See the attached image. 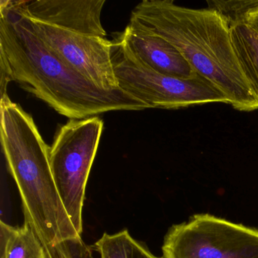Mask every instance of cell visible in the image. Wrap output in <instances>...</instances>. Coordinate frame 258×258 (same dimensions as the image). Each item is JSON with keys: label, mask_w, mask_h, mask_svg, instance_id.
<instances>
[{"label": "cell", "mask_w": 258, "mask_h": 258, "mask_svg": "<svg viewBox=\"0 0 258 258\" xmlns=\"http://www.w3.org/2000/svg\"><path fill=\"white\" fill-rule=\"evenodd\" d=\"M1 258H48L39 238L25 221L14 227L1 220Z\"/></svg>", "instance_id": "obj_11"}, {"label": "cell", "mask_w": 258, "mask_h": 258, "mask_svg": "<svg viewBox=\"0 0 258 258\" xmlns=\"http://www.w3.org/2000/svg\"><path fill=\"white\" fill-rule=\"evenodd\" d=\"M0 67L1 96L15 81L72 120L150 108L122 89L108 91L96 87L67 66L36 33L24 2L1 1Z\"/></svg>", "instance_id": "obj_1"}, {"label": "cell", "mask_w": 258, "mask_h": 258, "mask_svg": "<svg viewBox=\"0 0 258 258\" xmlns=\"http://www.w3.org/2000/svg\"><path fill=\"white\" fill-rule=\"evenodd\" d=\"M119 35L136 56L158 73L182 79L199 75L171 43L133 16Z\"/></svg>", "instance_id": "obj_9"}, {"label": "cell", "mask_w": 258, "mask_h": 258, "mask_svg": "<svg viewBox=\"0 0 258 258\" xmlns=\"http://www.w3.org/2000/svg\"><path fill=\"white\" fill-rule=\"evenodd\" d=\"M103 126V120L98 116L71 120L59 128L49 148V163L57 189L81 235L86 186Z\"/></svg>", "instance_id": "obj_5"}, {"label": "cell", "mask_w": 258, "mask_h": 258, "mask_svg": "<svg viewBox=\"0 0 258 258\" xmlns=\"http://www.w3.org/2000/svg\"><path fill=\"white\" fill-rule=\"evenodd\" d=\"M105 0H37L24 2L25 13L37 22L84 35L107 36L101 15Z\"/></svg>", "instance_id": "obj_8"}, {"label": "cell", "mask_w": 258, "mask_h": 258, "mask_svg": "<svg viewBox=\"0 0 258 258\" xmlns=\"http://www.w3.org/2000/svg\"><path fill=\"white\" fill-rule=\"evenodd\" d=\"M208 9L221 15L231 26L244 23L250 12L258 9V0H238V1H208Z\"/></svg>", "instance_id": "obj_13"}, {"label": "cell", "mask_w": 258, "mask_h": 258, "mask_svg": "<svg viewBox=\"0 0 258 258\" xmlns=\"http://www.w3.org/2000/svg\"><path fill=\"white\" fill-rule=\"evenodd\" d=\"M1 143L9 171L19 188L25 221L48 258H91L57 189L45 143L31 114L1 97Z\"/></svg>", "instance_id": "obj_2"}, {"label": "cell", "mask_w": 258, "mask_h": 258, "mask_svg": "<svg viewBox=\"0 0 258 258\" xmlns=\"http://www.w3.org/2000/svg\"><path fill=\"white\" fill-rule=\"evenodd\" d=\"M29 19L40 39L67 66L102 90L120 89L111 58L112 42Z\"/></svg>", "instance_id": "obj_7"}, {"label": "cell", "mask_w": 258, "mask_h": 258, "mask_svg": "<svg viewBox=\"0 0 258 258\" xmlns=\"http://www.w3.org/2000/svg\"><path fill=\"white\" fill-rule=\"evenodd\" d=\"M111 42V58L119 87L149 108L172 109L210 103L229 104L224 95L201 75L182 79L161 75L136 56L119 33Z\"/></svg>", "instance_id": "obj_4"}, {"label": "cell", "mask_w": 258, "mask_h": 258, "mask_svg": "<svg viewBox=\"0 0 258 258\" xmlns=\"http://www.w3.org/2000/svg\"><path fill=\"white\" fill-rule=\"evenodd\" d=\"M244 23L247 24L258 34V9L250 12L244 19Z\"/></svg>", "instance_id": "obj_14"}, {"label": "cell", "mask_w": 258, "mask_h": 258, "mask_svg": "<svg viewBox=\"0 0 258 258\" xmlns=\"http://www.w3.org/2000/svg\"><path fill=\"white\" fill-rule=\"evenodd\" d=\"M93 247L100 253L101 258H161L134 239L127 229L112 235L105 232Z\"/></svg>", "instance_id": "obj_12"}, {"label": "cell", "mask_w": 258, "mask_h": 258, "mask_svg": "<svg viewBox=\"0 0 258 258\" xmlns=\"http://www.w3.org/2000/svg\"><path fill=\"white\" fill-rule=\"evenodd\" d=\"M131 16L171 43L235 109H258L234 50L230 25L217 11L180 7L172 0H143Z\"/></svg>", "instance_id": "obj_3"}, {"label": "cell", "mask_w": 258, "mask_h": 258, "mask_svg": "<svg viewBox=\"0 0 258 258\" xmlns=\"http://www.w3.org/2000/svg\"><path fill=\"white\" fill-rule=\"evenodd\" d=\"M162 251L164 258H258V229L196 214L169 229Z\"/></svg>", "instance_id": "obj_6"}, {"label": "cell", "mask_w": 258, "mask_h": 258, "mask_svg": "<svg viewBox=\"0 0 258 258\" xmlns=\"http://www.w3.org/2000/svg\"><path fill=\"white\" fill-rule=\"evenodd\" d=\"M230 31L243 75L258 99V34L245 23L232 25Z\"/></svg>", "instance_id": "obj_10"}]
</instances>
